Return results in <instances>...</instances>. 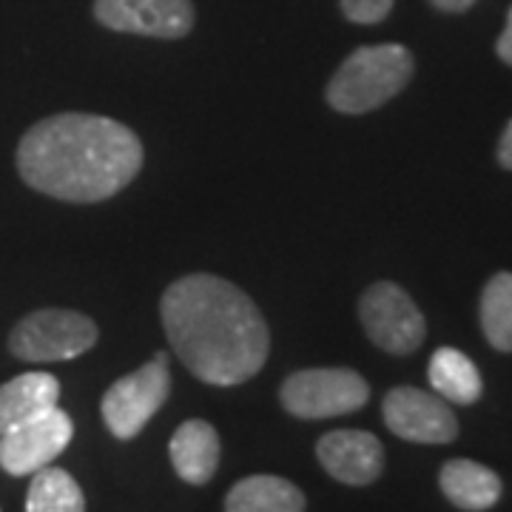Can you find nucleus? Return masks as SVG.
Here are the masks:
<instances>
[{
  "mask_svg": "<svg viewBox=\"0 0 512 512\" xmlns=\"http://www.w3.org/2000/svg\"><path fill=\"white\" fill-rule=\"evenodd\" d=\"M160 316L174 353L200 382L234 387L254 379L268 362L265 316L248 293L222 276L177 279L165 288Z\"/></svg>",
  "mask_w": 512,
  "mask_h": 512,
  "instance_id": "f257e3e1",
  "label": "nucleus"
},
{
  "mask_svg": "<svg viewBox=\"0 0 512 512\" xmlns=\"http://www.w3.org/2000/svg\"><path fill=\"white\" fill-rule=\"evenodd\" d=\"M143 168L140 137L103 114L66 111L23 134L18 174L29 188L63 202H103Z\"/></svg>",
  "mask_w": 512,
  "mask_h": 512,
  "instance_id": "f03ea898",
  "label": "nucleus"
},
{
  "mask_svg": "<svg viewBox=\"0 0 512 512\" xmlns=\"http://www.w3.org/2000/svg\"><path fill=\"white\" fill-rule=\"evenodd\" d=\"M413 69V55L402 43L362 46L330 77L325 97L342 114H367L402 92Z\"/></svg>",
  "mask_w": 512,
  "mask_h": 512,
  "instance_id": "7ed1b4c3",
  "label": "nucleus"
},
{
  "mask_svg": "<svg viewBox=\"0 0 512 512\" xmlns=\"http://www.w3.org/2000/svg\"><path fill=\"white\" fill-rule=\"evenodd\" d=\"M97 325L86 313L43 308L23 316L9 333V350L20 362H69L97 345Z\"/></svg>",
  "mask_w": 512,
  "mask_h": 512,
  "instance_id": "20e7f679",
  "label": "nucleus"
},
{
  "mask_svg": "<svg viewBox=\"0 0 512 512\" xmlns=\"http://www.w3.org/2000/svg\"><path fill=\"white\" fill-rule=\"evenodd\" d=\"M279 399L296 419H336L365 407L370 384L350 367H311L288 376Z\"/></svg>",
  "mask_w": 512,
  "mask_h": 512,
  "instance_id": "39448f33",
  "label": "nucleus"
},
{
  "mask_svg": "<svg viewBox=\"0 0 512 512\" xmlns=\"http://www.w3.org/2000/svg\"><path fill=\"white\" fill-rule=\"evenodd\" d=\"M171 390L168 353H154V359L111 384L103 396L100 413L114 439L131 441L143 433L148 421L157 416Z\"/></svg>",
  "mask_w": 512,
  "mask_h": 512,
  "instance_id": "423d86ee",
  "label": "nucleus"
},
{
  "mask_svg": "<svg viewBox=\"0 0 512 512\" xmlns=\"http://www.w3.org/2000/svg\"><path fill=\"white\" fill-rule=\"evenodd\" d=\"M359 319L367 339L393 356L421 348L427 325L413 296L396 282H376L359 299Z\"/></svg>",
  "mask_w": 512,
  "mask_h": 512,
  "instance_id": "0eeeda50",
  "label": "nucleus"
},
{
  "mask_svg": "<svg viewBox=\"0 0 512 512\" xmlns=\"http://www.w3.org/2000/svg\"><path fill=\"white\" fill-rule=\"evenodd\" d=\"M74 436L69 413L52 407L35 419L0 433V467L9 476H35L37 470L49 467Z\"/></svg>",
  "mask_w": 512,
  "mask_h": 512,
  "instance_id": "6e6552de",
  "label": "nucleus"
},
{
  "mask_svg": "<svg viewBox=\"0 0 512 512\" xmlns=\"http://www.w3.org/2000/svg\"><path fill=\"white\" fill-rule=\"evenodd\" d=\"M382 416L393 436L413 444H450L458 436V419L439 393L419 387H393L382 402Z\"/></svg>",
  "mask_w": 512,
  "mask_h": 512,
  "instance_id": "1a4fd4ad",
  "label": "nucleus"
},
{
  "mask_svg": "<svg viewBox=\"0 0 512 512\" xmlns=\"http://www.w3.org/2000/svg\"><path fill=\"white\" fill-rule=\"evenodd\" d=\"M94 18L111 32L180 40L194 29L191 0H94Z\"/></svg>",
  "mask_w": 512,
  "mask_h": 512,
  "instance_id": "9d476101",
  "label": "nucleus"
},
{
  "mask_svg": "<svg viewBox=\"0 0 512 512\" xmlns=\"http://www.w3.org/2000/svg\"><path fill=\"white\" fill-rule=\"evenodd\" d=\"M319 464L348 487H367L384 470L382 441L365 430H333L316 444Z\"/></svg>",
  "mask_w": 512,
  "mask_h": 512,
  "instance_id": "9b49d317",
  "label": "nucleus"
},
{
  "mask_svg": "<svg viewBox=\"0 0 512 512\" xmlns=\"http://www.w3.org/2000/svg\"><path fill=\"white\" fill-rule=\"evenodd\" d=\"M168 453L177 476L194 487H202L220 467V436L208 421L188 419L174 430Z\"/></svg>",
  "mask_w": 512,
  "mask_h": 512,
  "instance_id": "f8f14e48",
  "label": "nucleus"
},
{
  "mask_svg": "<svg viewBox=\"0 0 512 512\" xmlns=\"http://www.w3.org/2000/svg\"><path fill=\"white\" fill-rule=\"evenodd\" d=\"M439 487L444 498L467 512H484L501 501V476L470 458H453L441 467Z\"/></svg>",
  "mask_w": 512,
  "mask_h": 512,
  "instance_id": "ddd939ff",
  "label": "nucleus"
},
{
  "mask_svg": "<svg viewBox=\"0 0 512 512\" xmlns=\"http://www.w3.org/2000/svg\"><path fill=\"white\" fill-rule=\"evenodd\" d=\"M60 382L52 373H23L0 387V433L57 407Z\"/></svg>",
  "mask_w": 512,
  "mask_h": 512,
  "instance_id": "4468645a",
  "label": "nucleus"
},
{
  "mask_svg": "<svg viewBox=\"0 0 512 512\" xmlns=\"http://www.w3.org/2000/svg\"><path fill=\"white\" fill-rule=\"evenodd\" d=\"M225 512H305V495L288 478L248 476L228 490Z\"/></svg>",
  "mask_w": 512,
  "mask_h": 512,
  "instance_id": "2eb2a0df",
  "label": "nucleus"
},
{
  "mask_svg": "<svg viewBox=\"0 0 512 512\" xmlns=\"http://www.w3.org/2000/svg\"><path fill=\"white\" fill-rule=\"evenodd\" d=\"M427 379L447 404H476L484 393L476 362L456 348H439L430 356Z\"/></svg>",
  "mask_w": 512,
  "mask_h": 512,
  "instance_id": "dca6fc26",
  "label": "nucleus"
},
{
  "mask_svg": "<svg viewBox=\"0 0 512 512\" xmlns=\"http://www.w3.org/2000/svg\"><path fill=\"white\" fill-rule=\"evenodd\" d=\"M26 512H86V495L66 470L43 467L29 484Z\"/></svg>",
  "mask_w": 512,
  "mask_h": 512,
  "instance_id": "f3484780",
  "label": "nucleus"
},
{
  "mask_svg": "<svg viewBox=\"0 0 512 512\" xmlns=\"http://www.w3.org/2000/svg\"><path fill=\"white\" fill-rule=\"evenodd\" d=\"M481 330L501 353H512V274H495L481 291Z\"/></svg>",
  "mask_w": 512,
  "mask_h": 512,
  "instance_id": "a211bd4d",
  "label": "nucleus"
},
{
  "mask_svg": "<svg viewBox=\"0 0 512 512\" xmlns=\"http://www.w3.org/2000/svg\"><path fill=\"white\" fill-rule=\"evenodd\" d=\"M339 6H342V15L350 23L373 26V23H382L390 15L393 0H339Z\"/></svg>",
  "mask_w": 512,
  "mask_h": 512,
  "instance_id": "6ab92c4d",
  "label": "nucleus"
},
{
  "mask_svg": "<svg viewBox=\"0 0 512 512\" xmlns=\"http://www.w3.org/2000/svg\"><path fill=\"white\" fill-rule=\"evenodd\" d=\"M495 52H498V57L507 66H512V6L510 12H507V26H504V32L498 37V43H495Z\"/></svg>",
  "mask_w": 512,
  "mask_h": 512,
  "instance_id": "aec40b11",
  "label": "nucleus"
},
{
  "mask_svg": "<svg viewBox=\"0 0 512 512\" xmlns=\"http://www.w3.org/2000/svg\"><path fill=\"white\" fill-rule=\"evenodd\" d=\"M498 163L504 165L507 171H512V120L507 123V128H504V134H501V140H498Z\"/></svg>",
  "mask_w": 512,
  "mask_h": 512,
  "instance_id": "412c9836",
  "label": "nucleus"
},
{
  "mask_svg": "<svg viewBox=\"0 0 512 512\" xmlns=\"http://www.w3.org/2000/svg\"><path fill=\"white\" fill-rule=\"evenodd\" d=\"M439 12H450V15H461L467 9L476 6V0H430Z\"/></svg>",
  "mask_w": 512,
  "mask_h": 512,
  "instance_id": "4be33fe9",
  "label": "nucleus"
}]
</instances>
